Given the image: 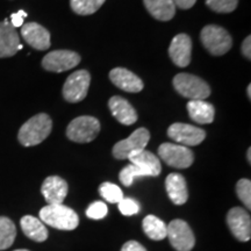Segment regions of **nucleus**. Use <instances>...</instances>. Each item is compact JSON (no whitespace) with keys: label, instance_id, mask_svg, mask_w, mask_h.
<instances>
[{"label":"nucleus","instance_id":"1","mask_svg":"<svg viewBox=\"0 0 251 251\" xmlns=\"http://www.w3.org/2000/svg\"><path fill=\"white\" fill-rule=\"evenodd\" d=\"M51 129V119L46 113H40L21 126L18 134V140L24 147L37 146L49 136Z\"/></svg>","mask_w":251,"mask_h":251},{"label":"nucleus","instance_id":"2","mask_svg":"<svg viewBox=\"0 0 251 251\" xmlns=\"http://www.w3.org/2000/svg\"><path fill=\"white\" fill-rule=\"evenodd\" d=\"M40 220L43 224L61 230H74L79 225L77 213L63 203L43 207L40 211Z\"/></svg>","mask_w":251,"mask_h":251},{"label":"nucleus","instance_id":"3","mask_svg":"<svg viewBox=\"0 0 251 251\" xmlns=\"http://www.w3.org/2000/svg\"><path fill=\"white\" fill-rule=\"evenodd\" d=\"M200 39L203 47L208 52L214 56H222L230 50L233 46V40L225 28L208 25L203 27L200 34Z\"/></svg>","mask_w":251,"mask_h":251},{"label":"nucleus","instance_id":"4","mask_svg":"<svg viewBox=\"0 0 251 251\" xmlns=\"http://www.w3.org/2000/svg\"><path fill=\"white\" fill-rule=\"evenodd\" d=\"M176 91L191 100H203L211 96L208 84L201 78L190 74H179L174 78Z\"/></svg>","mask_w":251,"mask_h":251},{"label":"nucleus","instance_id":"5","mask_svg":"<svg viewBox=\"0 0 251 251\" xmlns=\"http://www.w3.org/2000/svg\"><path fill=\"white\" fill-rule=\"evenodd\" d=\"M100 131V122L98 119L83 115L74 119L67 128L69 140L77 143H89L98 136Z\"/></svg>","mask_w":251,"mask_h":251},{"label":"nucleus","instance_id":"6","mask_svg":"<svg viewBox=\"0 0 251 251\" xmlns=\"http://www.w3.org/2000/svg\"><path fill=\"white\" fill-rule=\"evenodd\" d=\"M91 83L89 71H75L63 86V97L69 102H79L86 98Z\"/></svg>","mask_w":251,"mask_h":251},{"label":"nucleus","instance_id":"7","mask_svg":"<svg viewBox=\"0 0 251 251\" xmlns=\"http://www.w3.org/2000/svg\"><path fill=\"white\" fill-rule=\"evenodd\" d=\"M158 155L169 166L176 169H186L194 161L193 152L187 147L174 143H163L158 148Z\"/></svg>","mask_w":251,"mask_h":251},{"label":"nucleus","instance_id":"8","mask_svg":"<svg viewBox=\"0 0 251 251\" xmlns=\"http://www.w3.org/2000/svg\"><path fill=\"white\" fill-rule=\"evenodd\" d=\"M168 227V235L170 244L177 251H191L196 244L193 231L191 230L190 226L183 220H174Z\"/></svg>","mask_w":251,"mask_h":251},{"label":"nucleus","instance_id":"9","mask_svg":"<svg viewBox=\"0 0 251 251\" xmlns=\"http://www.w3.org/2000/svg\"><path fill=\"white\" fill-rule=\"evenodd\" d=\"M150 140V133L146 128H139L128 139L122 140L113 147V156L117 159H126L133 152L146 149Z\"/></svg>","mask_w":251,"mask_h":251},{"label":"nucleus","instance_id":"10","mask_svg":"<svg viewBox=\"0 0 251 251\" xmlns=\"http://www.w3.org/2000/svg\"><path fill=\"white\" fill-rule=\"evenodd\" d=\"M80 63V56L71 50H54L42 59V67L47 71L64 72L76 68Z\"/></svg>","mask_w":251,"mask_h":251},{"label":"nucleus","instance_id":"11","mask_svg":"<svg viewBox=\"0 0 251 251\" xmlns=\"http://www.w3.org/2000/svg\"><path fill=\"white\" fill-rule=\"evenodd\" d=\"M168 136L179 143L180 146L193 147L198 146L205 140L206 131L199 127H194L192 125L177 122L169 127Z\"/></svg>","mask_w":251,"mask_h":251},{"label":"nucleus","instance_id":"12","mask_svg":"<svg viewBox=\"0 0 251 251\" xmlns=\"http://www.w3.org/2000/svg\"><path fill=\"white\" fill-rule=\"evenodd\" d=\"M227 224L231 233L241 242H248L251 237L250 214L244 208L234 207L227 215Z\"/></svg>","mask_w":251,"mask_h":251},{"label":"nucleus","instance_id":"13","mask_svg":"<svg viewBox=\"0 0 251 251\" xmlns=\"http://www.w3.org/2000/svg\"><path fill=\"white\" fill-rule=\"evenodd\" d=\"M191 52H192V41L187 34H178L172 39L169 47V55L177 67L185 68L190 64Z\"/></svg>","mask_w":251,"mask_h":251},{"label":"nucleus","instance_id":"14","mask_svg":"<svg viewBox=\"0 0 251 251\" xmlns=\"http://www.w3.org/2000/svg\"><path fill=\"white\" fill-rule=\"evenodd\" d=\"M41 192L48 205H59L68 194V183L58 176H50L43 181Z\"/></svg>","mask_w":251,"mask_h":251},{"label":"nucleus","instance_id":"15","mask_svg":"<svg viewBox=\"0 0 251 251\" xmlns=\"http://www.w3.org/2000/svg\"><path fill=\"white\" fill-rule=\"evenodd\" d=\"M20 37L11 23L5 19L0 23V58L12 57L19 51Z\"/></svg>","mask_w":251,"mask_h":251},{"label":"nucleus","instance_id":"16","mask_svg":"<svg viewBox=\"0 0 251 251\" xmlns=\"http://www.w3.org/2000/svg\"><path fill=\"white\" fill-rule=\"evenodd\" d=\"M24 40L36 50H47L50 47V33L45 27L36 23L25 24L21 27Z\"/></svg>","mask_w":251,"mask_h":251},{"label":"nucleus","instance_id":"17","mask_svg":"<svg viewBox=\"0 0 251 251\" xmlns=\"http://www.w3.org/2000/svg\"><path fill=\"white\" fill-rule=\"evenodd\" d=\"M109 79L119 89L126 92L137 93L143 89V81L139 76L125 68H115L109 72Z\"/></svg>","mask_w":251,"mask_h":251},{"label":"nucleus","instance_id":"18","mask_svg":"<svg viewBox=\"0 0 251 251\" xmlns=\"http://www.w3.org/2000/svg\"><path fill=\"white\" fill-rule=\"evenodd\" d=\"M128 159L130 161V164L140 168L147 175V177H157L162 171L161 161L158 157L146 149L133 152L128 157Z\"/></svg>","mask_w":251,"mask_h":251},{"label":"nucleus","instance_id":"19","mask_svg":"<svg viewBox=\"0 0 251 251\" xmlns=\"http://www.w3.org/2000/svg\"><path fill=\"white\" fill-rule=\"evenodd\" d=\"M108 107L113 117L122 125L130 126L137 121V113L135 108L122 97H112L108 101Z\"/></svg>","mask_w":251,"mask_h":251},{"label":"nucleus","instance_id":"20","mask_svg":"<svg viewBox=\"0 0 251 251\" xmlns=\"http://www.w3.org/2000/svg\"><path fill=\"white\" fill-rule=\"evenodd\" d=\"M168 196L175 205H184L188 199L186 180L179 174H170L165 179Z\"/></svg>","mask_w":251,"mask_h":251},{"label":"nucleus","instance_id":"21","mask_svg":"<svg viewBox=\"0 0 251 251\" xmlns=\"http://www.w3.org/2000/svg\"><path fill=\"white\" fill-rule=\"evenodd\" d=\"M190 118L199 125H208L214 121L215 108L205 100H190L187 103Z\"/></svg>","mask_w":251,"mask_h":251},{"label":"nucleus","instance_id":"22","mask_svg":"<svg viewBox=\"0 0 251 251\" xmlns=\"http://www.w3.org/2000/svg\"><path fill=\"white\" fill-rule=\"evenodd\" d=\"M20 225L24 234L35 242H45L48 238V230H47L45 224L35 216H24L21 219Z\"/></svg>","mask_w":251,"mask_h":251},{"label":"nucleus","instance_id":"23","mask_svg":"<svg viewBox=\"0 0 251 251\" xmlns=\"http://www.w3.org/2000/svg\"><path fill=\"white\" fill-rule=\"evenodd\" d=\"M150 15L159 21H169L175 17L176 6L172 0H143Z\"/></svg>","mask_w":251,"mask_h":251},{"label":"nucleus","instance_id":"24","mask_svg":"<svg viewBox=\"0 0 251 251\" xmlns=\"http://www.w3.org/2000/svg\"><path fill=\"white\" fill-rule=\"evenodd\" d=\"M143 230L147 236L153 241L164 240L168 235V227L161 219L155 215H148L143 219Z\"/></svg>","mask_w":251,"mask_h":251},{"label":"nucleus","instance_id":"25","mask_svg":"<svg viewBox=\"0 0 251 251\" xmlns=\"http://www.w3.org/2000/svg\"><path fill=\"white\" fill-rule=\"evenodd\" d=\"M15 236H17V228L14 222L6 216H0V250L12 247Z\"/></svg>","mask_w":251,"mask_h":251},{"label":"nucleus","instance_id":"26","mask_svg":"<svg viewBox=\"0 0 251 251\" xmlns=\"http://www.w3.org/2000/svg\"><path fill=\"white\" fill-rule=\"evenodd\" d=\"M106 0H70L72 11L78 15H90L96 13Z\"/></svg>","mask_w":251,"mask_h":251},{"label":"nucleus","instance_id":"27","mask_svg":"<svg viewBox=\"0 0 251 251\" xmlns=\"http://www.w3.org/2000/svg\"><path fill=\"white\" fill-rule=\"evenodd\" d=\"M99 192L106 201L111 203H119L124 199V193H122L121 188L112 183H102L99 187Z\"/></svg>","mask_w":251,"mask_h":251},{"label":"nucleus","instance_id":"28","mask_svg":"<svg viewBox=\"0 0 251 251\" xmlns=\"http://www.w3.org/2000/svg\"><path fill=\"white\" fill-rule=\"evenodd\" d=\"M139 177H147V175L141 170L140 168L135 166L134 164L127 165L124 168L119 175V178H120V181L125 186H130L133 184V181Z\"/></svg>","mask_w":251,"mask_h":251},{"label":"nucleus","instance_id":"29","mask_svg":"<svg viewBox=\"0 0 251 251\" xmlns=\"http://www.w3.org/2000/svg\"><path fill=\"white\" fill-rule=\"evenodd\" d=\"M238 0H206V5L216 13H230L236 9Z\"/></svg>","mask_w":251,"mask_h":251},{"label":"nucleus","instance_id":"30","mask_svg":"<svg viewBox=\"0 0 251 251\" xmlns=\"http://www.w3.org/2000/svg\"><path fill=\"white\" fill-rule=\"evenodd\" d=\"M236 193L248 209L251 208V181L241 179L236 184Z\"/></svg>","mask_w":251,"mask_h":251},{"label":"nucleus","instance_id":"31","mask_svg":"<svg viewBox=\"0 0 251 251\" xmlns=\"http://www.w3.org/2000/svg\"><path fill=\"white\" fill-rule=\"evenodd\" d=\"M108 213L107 205L102 201H94L89 206V208L86 209V215L87 218L92 220H100L103 219Z\"/></svg>","mask_w":251,"mask_h":251},{"label":"nucleus","instance_id":"32","mask_svg":"<svg viewBox=\"0 0 251 251\" xmlns=\"http://www.w3.org/2000/svg\"><path fill=\"white\" fill-rule=\"evenodd\" d=\"M118 205L120 212L126 216L135 215L140 211L139 203H137V201H135L134 199H130V198H124Z\"/></svg>","mask_w":251,"mask_h":251},{"label":"nucleus","instance_id":"33","mask_svg":"<svg viewBox=\"0 0 251 251\" xmlns=\"http://www.w3.org/2000/svg\"><path fill=\"white\" fill-rule=\"evenodd\" d=\"M27 18V13L25 11H19L17 13L11 15V25L14 28L21 27L24 25V20Z\"/></svg>","mask_w":251,"mask_h":251},{"label":"nucleus","instance_id":"34","mask_svg":"<svg viewBox=\"0 0 251 251\" xmlns=\"http://www.w3.org/2000/svg\"><path fill=\"white\" fill-rule=\"evenodd\" d=\"M121 251H147V249L137 241H128L124 244Z\"/></svg>","mask_w":251,"mask_h":251},{"label":"nucleus","instance_id":"35","mask_svg":"<svg viewBox=\"0 0 251 251\" xmlns=\"http://www.w3.org/2000/svg\"><path fill=\"white\" fill-rule=\"evenodd\" d=\"M175 6L179 7L181 9H188L193 7L194 4L197 2V0H172Z\"/></svg>","mask_w":251,"mask_h":251},{"label":"nucleus","instance_id":"36","mask_svg":"<svg viewBox=\"0 0 251 251\" xmlns=\"http://www.w3.org/2000/svg\"><path fill=\"white\" fill-rule=\"evenodd\" d=\"M242 52L244 57L248 59L251 58V36H248L242 43Z\"/></svg>","mask_w":251,"mask_h":251},{"label":"nucleus","instance_id":"37","mask_svg":"<svg viewBox=\"0 0 251 251\" xmlns=\"http://www.w3.org/2000/svg\"><path fill=\"white\" fill-rule=\"evenodd\" d=\"M248 162H251V148L248 149Z\"/></svg>","mask_w":251,"mask_h":251},{"label":"nucleus","instance_id":"38","mask_svg":"<svg viewBox=\"0 0 251 251\" xmlns=\"http://www.w3.org/2000/svg\"><path fill=\"white\" fill-rule=\"evenodd\" d=\"M247 92H248V98H251V85H248V91H247Z\"/></svg>","mask_w":251,"mask_h":251},{"label":"nucleus","instance_id":"39","mask_svg":"<svg viewBox=\"0 0 251 251\" xmlns=\"http://www.w3.org/2000/svg\"><path fill=\"white\" fill-rule=\"evenodd\" d=\"M14 251H29V250H26V249H17V250H14Z\"/></svg>","mask_w":251,"mask_h":251}]
</instances>
